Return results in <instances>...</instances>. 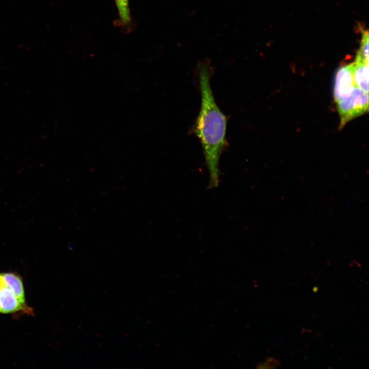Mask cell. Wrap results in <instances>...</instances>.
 I'll list each match as a JSON object with an SVG mask.
<instances>
[{
    "label": "cell",
    "mask_w": 369,
    "mask_h": 369,
    "mask_svg": "<svg viewBox=\"0 0 369 369\" xmlns=\"http://www.w3.org/2000/svg\"><path fill=\"white\" fill-rule=\"evenodd\" d=\"M197 70L201 102L194 131L203 150L210 174V184L214 187L218 183L219 158L226 145L227 120L217 105L211 89L210 60L204 58L199 61Z\"/></svg>",
    "instance_id": "6da1fadb"
},
{
    "label": "cell",
    "mask_w": 369,
    "mask_h": 369,
    "mask_svg": "<svg viewBox=\"0 0 369 369\" xmlns=\"http://www.w3.org/2000/svg\"><path fill=\"white\" fill-rule=\"evenodd\" d=\"M336 102L340 118V128L341 129L351 120L368 111V93L355 87L347 95Z\"/></svg>",
    "instance_id": "7a4b0ae2"
},
{
    "label": "cell",
    "mask_w": 369,
    "mask_h": 369,
    "mask_svg": "<svg viewBox=\"0 0 369 369\" xmlns=\"http://www.w3.org/2000/svg\"><path fill=\"white\" fill-rule=\"evenodd\" d=\"M356 87L353 73V63L340 67L336 74L334 97L336 102L347 95Z\"/></svg>",
    "instance_id": "3957f363"
},
{
    "label": "cell",
    "mask_w": 369,
    "mask_h": 369,
    "mask_svg": "<svg viewBox=\"0 0 369 369\" xmlns=\"http://www.w3.org/2000/svg\"><path fill=\"white\" fill-rule=\"evenodd\" d=\"M20 311L27 314L32 313V309L24 306L13 291L0 279V313L10 314Z\"/></svg>",
    "instance_id": "277c9868"
},
{
    "label": "cell",
    "mask_w": 369,
    "mask_h": 369,
    "mask_svg": "<svg viewBox=\"0 0 369 369\" xmlns=\"http://www.w3.org/2000/svg\"><path fill=\"white\" fill-rule=\"evenodd\" d=\"M353 73L355 85L364 92H368V62L356 56L353 63Z\"/></svg>",
    "instance_id": "5b68a950"
},
{
    "label": "cell",
    "mask_w": 369,
    "mask_h": 369,
    "mask_svg": "<svg viewBox=\"0 0 369 369\" xmlns=\"http://www.w3.org/2000/svg\"><path fill=\"white\" fill-rule=\"evenodd\" d=\"M0 279L14 293L20 303L25 307L29 308L26 302L25 291L20 277L13 273L0 274Z\"/></svg>",
    "instance_id": "8992f818"
},
{
    "label": "cell",
    "mask_w": 369,
    "mask_h": 369,
    "mask_svg": "<svg viewBox=\"0 0 369 369\" xmlns=\"http://www.w3.org/2000/svg\"><path fill=\"white\" fill-rule=\"evenodd\" d=\"M118 12L120 22L124 25L130 24L131 18L129 9V0H114Z\"/></svg>",
    "instance_id": "52a82bcc"
},
{
    "label": "cell",
    "mask_w": 369,
    "mask_h": 369,
    "mask_svg": "<svg viewBox=\"0 0 369 369\" xmlns=\"http://www.w3.org/2000/svg\"><path fill=\"white\" fill-rule=\"evenodd\" d=\"M356 56L368 62V32L366 30H362L360 46Z\"/></svg>",
    "instance_id": "ba28073f"
},
{
    "label": "cell",
    "mask_w": 369,
    "mask_h": 369,
    "mask_svg": "<svg viewBox=\"0 0 369 369\" xmlns=\"http://www.w3.org/2000/svg\"><path fill=\"white\" fill-rule=\"evenodd\" d=\"M280 363L279 360L274 357H268L264 362L261 363L257 365L258 368H274L278 367Z\"/></svg>",
    "instance_id": "9c48e42d"
},
{
    "label": "cell",
    "mask_w": 369,
    "mask_h": 369,
    "mask_svg": "<svg viewBox=\"0 0 369 369\" xmlns=\"http://www.w3.org/2000/svg\"><path fill=\"white\" fill-rule=\"evenodd\" d=\"M313 290L314 292H315V293L317 292L318 290V288L317 286H314L313 289Z\"/></svg>",
    "instance_id": "30bf717a"
}]
</instances>
